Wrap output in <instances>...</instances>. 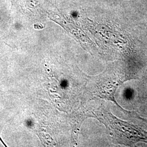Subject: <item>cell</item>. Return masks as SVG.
Listing matches in <instances>:
<instances>
[{
  "mask_svg": "<svg viewBox=\"0 0 147 147\" xmlns=\"http://www.w3.org/2000/svg\"><path fill=\"white\" fill-rule=\"evenodd\" d=\"M108 115L110 119L107 116H105L108 120L107 121L110 123L111 128L113 130L115 133V136L117 137V139L121 141L122 143L123 140L125 139L126 136V140H129L130 142H136L139 140H147V133L143 131L141 129H138L136 126H133L124 123V121L117 119L115 117L108 113Z\"/></svg>",
  "mask_w": 147,
  "mask_h": 147,
  "instance_id": "cell-1",
  "label": "cell"
}]
</instances>
